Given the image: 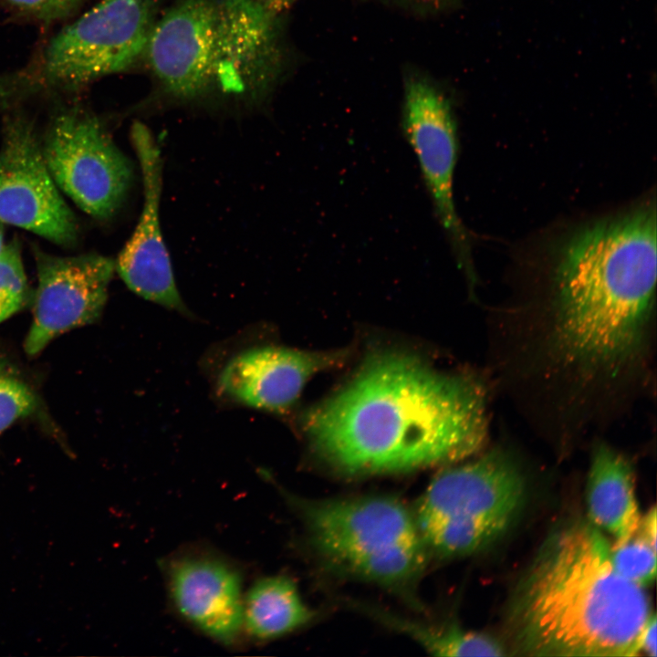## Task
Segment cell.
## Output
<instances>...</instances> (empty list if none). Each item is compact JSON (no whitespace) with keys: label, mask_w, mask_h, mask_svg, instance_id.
<instances>
[{"label":"cell","mask_w":657,"mask_h":657,"mask_svg":"<svg viewBox=\"0 0 657 657\" xmlns=\"http://www.w3.org/2000/svg\"><path fill=\"white\" fill-rule=\"evenodd\" d=\"M402 127L416 157L436 217L472 292L476 276L470 237L457 214L454 197L458 139L449 100L429 82L411 78L404 90Z\"/></svg>","instance_id":"ba28073f"},{"label":"cell","mask_w":657,"mask_h":657,"mask_svg":"<svg viewBox=\"0 0 657 657\" xmlns=\"http://www.w3.org/2000/svg\"><path fill=\"white\" fill-rule=\"evenodd\" d=\"M610 560L615 571L632 583L645 587L655 579L656 548L640 536L611 545Z\"/></svg>","instance_id":"e0dca14e"},{"label":"cell","mask_w":657,"mask_h":657,"mask_svg":"<svg viewBox=\"0 0 657 657\" xmlns=\"http://www.w3.org/2000/svg\"><path fill=\"white\" fill-rule=\"evenodd\" d=\"M5 245L4 243V231H3V227L0 224V254L2 253Z\"/></svg>","instance_id":"cb8c5ba5"},{"label":"cell","mask_w":657,"mask_h":657,"mask_svg":"<svg viewBox=\"0 0 657 657\" xmlns=\"http://www.w3.org/2000/svg\"><path fill=\"white\" fill-rule=\"evenodd\" d=\"M156 9V0H100L50 40L30 73L0 80V99L75 90L127 70L145 54Z\"/></svg>","instance_id":"8992f818"},{"label":"cell","mask_w":657,"mask_h":657,"mask_svg":"<svg viewBox=\"0 0 657 657\" xmlns=\"http://www.w3.org/2000/svg\"><path fill=\"white\" fill-rule=\"evenodd\" d=\"M329 566L409 597L429 552L413 513L391 496L309 500L287 495Z\"/></svg>","instance_id":"277c9868"},{"label":"cell","mask_w":657,"mask_h":657,"mask_svg":"<svg viewBox=\"0 0 657 657\" xmlns=\"http://www.w3.org/2000/svg\"><path fill=\"white\" fill-rule=\"evenodd\" d=\"M0 223L58 245L77 239V224L45 163L32 124L21 115L4 125L0 149Z\"/></svg>","instance_id":"9c48e42d"},{"label":"cell","mask_w":657,"mask_h":657,"mask_svg":"<svg viewBox=\"0 0 657 657\" xmlns=\"http://www.w3.org/2000/svg\"><path fill=\"white\" fill-rule=\"evenodd\" d=\"M35 256L37 288L25 340L28 355L38 354L57 336L97 320L115 270L111 258L97 254L56 256L36 249Z\"/></svg>","instance_id":"30bf717a"},{"label":"cell","mask_w":657,"mask_h":657,"mask_svg":"<svg viewBox=\"0 0 657 657\" xmlns=\"http://www.w3.org/2000/svg\"><path fill=\"white\" fill-rule=\"evenodd\" d=\"M28 297V286L16 241L0 254V323L20 310Z\"/></svg>","instance_id":"ac0fdd59"},{"label":"cell","mask_w":657,"mask_h":657,"mask_svg":"<svg viewBox=\"0 0 657 657\" xmlns=\"http://www.w3.org/2000/svg\"><path fill=\"white\" fill-rule=\"evenodd\" d=\"M590 522L554 534L517 586L509 611L518 650L535 656H635L653 614L644 587L619 575Z\"/></svg>","instance_id":"7a4b0ae2"},{"label":"cell","mask_w":657,"mask_h":657,"mask_svg":"<svg viewBox=\"0 0 657 657\" xmlns=\"http://www.w3.org/2000/svg\"><path fill=\"white\" fill-rule=\"evenodd\" d=\"M41 151L57 188L85 213L106 219L120 208L132 167L96 117L73 109L58 113Z\"/></svg>","instance_id":"52a82bcc"},{"label":"cell","mask_w":657,"mask_h":657,"mask_svg":"<svg viewBox=\"0 0 657 657\" xmlns=\"http://www.w3.org/2000/svg\"><path fill=\"white\" fill-rule=\"evenodd\" d=\"M377 620L409 635L432 654L438 656H503V646L495 638L468 631L454 624L431 626L363 606Z\"/></svg>","instance_id":"2e32d148"},{"label":"cell","mask_w":657,"mask_h":657,"mask_svg":"<svg viewBox=\"0 0 657 657\" xmlns=\"http://www.w3.org/2000/svg\"><path fill=\"white\" fill-rule=\"evenodd\" d=\"M525 489L520 461L505 445L440 472L413 512L429 554L458 558L487 546L516 516Z\"/></svg>","instance_id":"5b68a950"},{"label":"cell","mask_w":657,"mask_h":657,"mask_svg":"<svg viewBox=\"0 0 657 657\" xmlns=\"http://www.w3.org/2000/svg\"><path fill=\"white\" fill-rule=\"evenodd\" d=\"M144 56L175 99L258 101L283 67L278 15L255 0H177L155 23Z\"/></svg>","instance_id":"3957f363"},{"label":"cell","mask_w":657,"mask_h":657,"mask_svg":"<svg viewBox=\"0 0 657 657\" xmlns=\"http://www.w3.org/2000/svg\"><path fill=\"white\" fill-rule=\"evenodd\" d=\"M656 616L653 613L644 626L640 637V651L656 656Z\"/></svg>","instance_id":"7402d4cb"},{"label":"cell","mask_w":657,"mask_h":657,"mask_svg":"<svg viewBox=\"0 0 657 657\" xmlns=\"http://www.w3.org/2000/svg\"><path fill=\"white\" fill-rule=\"evenodd\" d=\"M656 509L652 507L644 516H641L635 534L641 537L654 548H656Z\"/></svg>","instance_id":"44dd1931"},{"label":"cell","mask_w":657,"mask_h":657,"mask_svg":"<svg viewBox=\"0 0 657 657\" xmlns=\"http://www.w3.org/2000/svg\"><path fill=\"white\" fill-rule=\"evenodd\" d=\"M491 391L487 379L381 352L308 414L305 429L317 453L345 474L454 464L485 443Z\"/></svg>","instance_id":"6da1fadb"},{"label":"cell","mask_w":657,"mask_h":657,"mask_svg":"<svg viewBox=\"0 0 657 657\" xmlns=\"http://www.w3.org/2000/svg\"><path fill=\"white\" fill-rule=\"evenodd\" d=\"M143 184V207L130 238L120 253L115 270L135 294L189 315L174 281L162 235L159 206L162 185L160 149L147 126L135 121L130 131Z\"/></svg>","instance_id":"8fae6325"},{"label":"cell","mask_w":657,"mask_h":657,"mask_svg":"<svg viewBox=\"0 0 657 657\" xmlns=\"http://www.w3.org/2000/svg\"><path fill=\"white\" fill-rule=\"evenodd\" d=\"M23 16L50 23L71 15L85 0H3Z\"/></svg>","instance_id":"ffe728a7"},{"label":"cell","mask_w":657,"mask_h":657,"mask_svg":"<svg viewBox=\"0 0 657 657\" xmlns=\"http://www.w3.org/2000/svg\"><path fill=\"white\" fill-rule=\"evenodd\" d=\"M314 611L286 576L262 578L244 596L243 628L258 640L275 639L308 623Z\"/></svg>","instance_id":"9a60e30c"},{"label":"cell","mask_w":657,"mask_h":657,"mask_svg":"<svg viewBox=\"0 0 657 657\" xmlns=\"http://www.w3.org/2000/svg\"><path fill=\"white\" fill-rule=\"evenodd\" d=\"M36 405V396L28 385L0 360V433L30 414Z\"/></svg>","instance_id":"d6986e66"},{"label":"cell","mask_w":657,"mask_h":657,"mask_svg":"<svg viewBox=\"0 0 657 657\" xmlns=\"http://www.w3.org/2000/svg\"><path fill=\"white\" fill-rule=\"evenodd\" d=\"M268 11L279 15L297 0H255Z\"/></svg>","instance_id":"603a6c76"},{"label":"cell","mask_w":657,"mask_h":657,"mask_svg":"<svg viewBox=\"0 0 657 657\" xmlns=\"http://www.w3.org/2000/svg\"><path fill=\"white\" fill-rule=\"evenodd\" d=\"M587 480L590 523L620 545L632 537L641 514L634 493V474L628 458L600 438L591 443Z\"/></svg>","instance_id":"5bb4252c"},{"label":"cell","mask_w":657,"mask_h":657,"mask_svg":"<svg viewBox=\"0 0 657 657\" xmlns=\"http://www.w3.org/2000/svg\"><path fill=\"white\" fill-rule=\"evenodd\" d=\"M344 351H306L277 346L240 352L222 370L220 394L240 404L267 412H285L315 374L340 364Z\"/></svg>","instance_id":"7c38bea8"},{"label":"cell","mask_w":657,"mask_h":657,"mask_svg":"<svg viewBox=\"0 0 657 657\" xmlns=\"http://www.w3.org/2000/svg\"><path fill=\"white\" fill-rule=\"evenodd\" d=\"M169 583L184 619L221 642L238 638L244 629V596L240 576L231 566L212 558H183L172 565Z\"/></svg>","instance_id":"4fadbf2b"}]
</instances>
